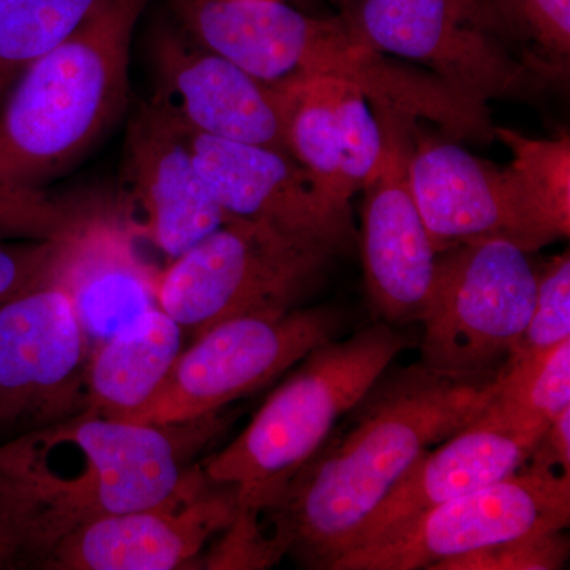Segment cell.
<instances>
[{"label": "cell", "mask_w": 570, "mask_h": 570, "mask_svg": "<svg viewBox=\"0 0 570 570\" xmlns=\"http://www.w3.org/2000/svg\"><path fill=\"white\" fill-rule=\"evenodd\" d=\"M10 564H17V562H14V554L13 549H11L10 546V540L7 538L2 524H0V569L9 568Z\"/></svg>", "instance_id": "cell-32"}, {"label": "cell", "mask_w": 570, "mask_h": 570, "mask_svg": "<svg viewBox=\"0 0 570 570\" xmlns=\"http://www.w3.org/2000/svg\"><path fill=\"white\" fill-rule=\"evenodd\" d=\"M564 530L535 531L439 561L430 570H560L569 560Z\"/></svg>", "instance_id": "cell-27"}, {"label": "cell", "mask_w": 570, "mask_h": 570, "mask_svg": "<svg viewBox=\"0 0 570 570\" xmlns=\"http://www.w3.org/2000/svg\"><path fill=\"white\" fill-rule=\"evenodd\" d=\"M58 238L0 242V305L52 284Z\"/></svg>", "instance_id": "cell-30"}, {"label": "cell", "mask_w": 570, "mask_h": 570, "mask_svg": "<svg viewBox=\"0 0 570 570\" xmlns=\"http://www.w3.org/2000/svg\"><path fill=\"white\" fill-rule=\"evenodd\" d=\"M126 209L86 198L80 213L58 236L52 284L69 296L91 348L157 306V269L135 247Z\"/></svg>", "instance_id": "cell-16"}, {"label": "cell", "mask_w": 570, "mask_h": 570, "mask_svg": "<svg viewBox=\"0 0 570 570\" xmlns=\"http://www.w3.org/2000/svg\"><path fill=\"white\" fill-rule=\"evenodd\" d=\"M135 235L179 257L228 220L195 164L176 112L163 96L142 104L126 140Z\"/></svg>", "instance_id": "cell-13"}, {"label": "cell", "mask_w": 570, "mask_h": 570, "mask_svg": "<svg viewBox=\"0 0 570 570\" xmlns=\"http://www.w3.org/2000/svg\"><path fill=\"white\" fill-rule=\"evenodd\" d=\"M494 137L512 153L508 165L524 214L543 245L570 232V138L535 140L517 130L494 127Z\"/></svg>", "instance_id": "cell-22"}, {"label": "cell", "mask_w": 570, "mask_h": 570, "mask_svg": "<svg viewBox=\"0 0 570 570\" xmlns=\"http://www.w3.org/2000/svg\"><path fill=\"white\" fill-rule=\"evenodd\" d=\"M524 466L570 474V407L543 428Z\"/></svg>", "instance_id": "cell-31"}, {"label": "cell", "mask_w": 570, "mask_h": 570, "mask_svg": "<svg viewBox=\"0 0 570 570\" xmlns=\"http://www.w3.org/2000/svg\"><path fill=\"white\" fill-rule=\"evenodd\" d=\"M149 0H97L0 102V175L41 189L80 160L126 110L130 47Z\"/></svg>", "instance_id": "cell-3"}, {"label": "cell", "mask_w": 570, "mask_h": 570, "mask_svg": "<svg viewBox=\"0 0 570 570\" xmlns=\"http://www.w3.org/2000/svg\"><path fill=\"white\" fill-rule=\"evenodd\" d=\"M407 346L382 322L314 347L249 425L202 464L206 478L235 485L239 505L268 508Z\"/></svg>", "instance_id": "cell-4"}, {"label": "cell", "mask_w": 570, "mask_h": 570, "mask_svg": "<svg viewBox=\"0 0 570 570\" xmlns=\"http://www.w3.org/2000/svg\"><path fill=\"white\" fill-rule=\"evenodd\" d=\"M287 554L264 510L239 505L234 521L205 560L206 569L253 570L276 566Z\"/></svg>", "instance_id": "cell-29"}, {"label": "cell", "mask_w": 570, "mask_h": 570, "mask_svg": "<svg viewBox=\"0 0 570 570\" xmlns=\"http://www.w3.org/2000/svg\"><path fill=\"white\" fill-rule=\"evenodd\" d=\"M341 168L351 197L362 190L376 170L382 153V129L373 104L355 86L337 81L335 92Z\"/></svg>", "instance_id": "cell-25"}, {"label": "cell", "mask_w": 570, "mask_h": 570, "mask_svg": "<svg viewBox=\"0 0 570 570\" xmlns=\"http://www.w3.org/2000/svg\"><path fill=\"white\" fill-rule=\"evenodd\" d=\"M373 108L381 124L382 153L362 189L367 298L385 324H415L425 314L438 261L409 179L417 119L382 105Z\"/></svg>", "instance_id": "cell-11"}, {"label": "cell", "mask_w": 570, "mask_h": 570, "mask_svg": "<svg viewBox=\"0 0 570 570\" xmlns=\"http://www.w3.org/2000/svg\"><path fill=\"white\" fill-rule=\"evenodd\" d=\"M176 118L198 170L228 219L272 224L335 249L351 238L352 227L322 204L309 175L291 154L194 132Z\"/></svg>", "instance_id": "cell-17"}, {"label": "cell", "mask_w": 570, "mask_h": 570, "mask_svg": "<svg viewBox=\"0 0 570 570\" xmlns=\"http://www.w3.org/2000/svg\"><path fill=\"white\" fill-rule=\"evenodd\" d=\"M354 26L379 50L483 102L527 97L539 86L540 75L501 41L482 0H360Z\"/></svg>", "instance_id": "cell-9"}, {"label": "cell", "mask_w": 570, "mask_h": 570, "mask_svg": "<svg viewBox=\"0 0 570 570\" xmlns=\"http://www.w3.org/2000/svg\"><path fill=\"white\" fill-rule=\"evenodd\" d=\"M568 407L570 340L535 354L509 356L478 420L512 430L542 431Z\"/></svg>", "instance_id": "cell-21"}, {"label": "cell", "mask_w": 570, "mask_h": 570, "mask_svg": "<svg viewBox=\"0 0 570 570\" xmlns=\"http://www.w3.org/2000/svg\"><path fill=\"white\" fill-rule=\"evenodd\" d=\"M89 355L80 318L58 285L0 305V433H26L88 411Z\"/></svg>", "instance_id": "cell-10"}, {"label": "cell", "mask_w": 570, "mask_h": 570, "mask_svg": "<svg viewBox=\"0 0 570 570\" xmlns=\"http://www.w3.org/2000/svg\"><path fill=\"white\" fill-rule=\"evenodd\" d=\"M97 0H0V102L31 63L66 40Z\"/></svg>", "instance_id": "cell-23"}, {"label": "cell", "mask_w": 570, "mask_h": 570, "mask_svg": "<svg viewBox=\"0 0 570 570\" xmlns=\"http://www.w3.org/2000/svg\"><path fill=\"white\" fill-rule=\"evenodd\" d=\"M504 239L439 250L420 341V365L459 377L497 374L519 344L534 306L538 272Z\"/></svg>", "instance_id": "cell-6"}, {"label": "cell", "mask_w": 570, "mask_h": 570, "mask_svg": "<svg viewBox=\"0 0 570 570\" xmlns=\"http://www.w3.org/2000/svg\"><path fill=\"white\" fill-rule=\"evenodd\" d=\"M498 373L449 376L415 363L379 379L351 426L333 430L264 509L287 553L328 569L420 456L479 417Z\"/></svg>", "instance_id": "cell-2"}, {"label": "cell", "mask_w": 570, "mask_h": 570, "mask_svg": "<svg viewBox=\"0 0 570 570\" xmlns=\"http://www.w3.org/2000/svg\"><path fill=\"white\" fill-rule=\"evenodd\" d=\"M220 412L154 425L88 409L3 442L0 524L14 562L41 564L94 521L171 497L194 456L223 431Z\"/></svg>", "instance_id": "cell-1"}, {"label": "cell", "mask_w": 570, "mask_h": 570, "mask_svg": "<svg viewBox=\"0 0 570 570\" xmlns=\"http://www.w3.org/2000/svg\"><path fill=\"white\" fill-rule=\"evenodd\" d=\"M570 340V258L569 253L554 257L538 272V291L530 322L513 355L535 354Z\"/></svg>", "instance_id": "cell-28"}, {"label": "cell", "mask_w": 570, "mask_h": 570, "mask_svg": "<svg viewBox=\"0 0 570 570\" xmlns=\"http://www.w3.org/2000/svg\"><path fill=\"white\" fill-rule=\"evenodd\" d=\"M287 110L288 153L305 168L314 193L341 223L352 227L351 195L341 168L335 92L337 81L295 77L277 82Z\"/></svg>", "instance_id": "cell-20"}, {"label": "cell", "mask_w": 570, "mask_h": 570, "mask_svg": "<svg viewBox=\"0 0 570 570\" xmlns=\"http://www.w3.org/2000/svg\"><path fill=\"white\" fill-rule=\"evenodd\" d=\"M82 200H61L0 175V242L58 238L80 213Z\"/></svg>", "instance_id": "cell-26"}, {"label": "cell", "mask_w": 570, "mask_h": 570, "mask_svg": "<svg viewBox=\"0 0 570 570\" xmlns=\"http://www.w3.org/2000/svg\"><path fill=\"white\" fill-rule=\"evenodd\" d=\"M184 348L183 326L159 306L91 348L89 409L126 419L145 406Z\"/></svg>", "instance_id": "cell-19"}, {"label": "cell", "mask_w": 570, "mask_h": 570, "mask_svg": "<svg viewBox=\"0 0 570 570\" xmlns=\"http://www.w3.org/2000/svg\"><path fill=\"white\" fill-rule=\"evenodd\" d=\"M151 51L163 97L184 126L220 140L288 153L283 89L195 43L181 28L154 31Z\"/></svg>", "instance_id": "cell-14"}, {"label": "cell", "mask_w": 570, "mask_h": 570, "mask_svg": "<svg viewBox=\"0 0 570 570\" xmlns=\"http://www.w3.org/2000/svg\"><path fill=\"white\" fill-rule=\"evenodd\" d=\"M570 523V474L523 466L426 510L387 538L337 557L330 570H430L439 561Z\"/></svg>", "instance_id": "cell-8"}, {"label": "cell", "mask_w": 570, "mask_h": 570, "mask_svg": "<svg viewBox=\"0 0 570 570\" xmlns=\"http://www.w3.org/2000/svg\"><path fill=\"white\" fill-rule=\"evenodd\" d=\"M341 325L332 307L220 322L194 336L151 400L124 420L170 425L216 414L287 373Z\"/></svg>", "instance_id": "cell-7"}, {"label": "cell", "mask_w": 570, "mask_h": 570, "mask_svg": "<svg viewBox=\"0 0 570 570\" xmlns=\"http://www.w3.org/2000/svg\"><path fill=\"white\" fill-rule=\"evenodd\" d=\"M335 250L272 224L228 219L157 272V306L193 336L230 318L288 313Z\"/></svg>", "instance_id": "cell-5"}, {"label": "cell", "mask_w": 570, "mask_h": 570, "mask_svg": "<svg viewBox=\"0 0 570 570\" xmlns=\"http://www.w3.org/2000/svg\"><path fill=\"white\" fill-rule=\"evenodd\" d=\"M409 179L438 253L480 239H504L527 253L546 246L524 214L509 168L479 159L453 138L415 130Z\"/></svg>", "instance_id": "cell-15"}, {"label": "cell", "mask_w": 570, "mask_h": 570, "mask_svg": "<svg viewBox=\"0 0 570 570\" xmlns=\"http://www.w3.org/2000/svg\"><path fill=\"white\" fill-rule=\"evenodd\" d=\"M250 2H257V0H250Z\"/></svg>", "instance_id": "cell-33"}, {"label": "cell", "mask_w": 570, "mask_h": 570, "mask_svg": "<svg viewBox=\"0 0 570 570\" xmlns=\"http://www.w3.org/2000/svg\"><path fill=\"white\" fill-rule=\"evenodd\" d=\"M540 433L472 420L420 456L367 517L346 551L387 538L426 510L515 474L530 459Z\"/></svg>", "instance_id": "cell-18"}, {"label": "cell", "mask_w": 570, "mask_h": 570, "mask_svg": "<svg viewBox=\"0 0 570 570\" xmlns=\"http://www.w3.org/2000/svg\"><path fill=\"white\" fill-rule=\"evenodd\" d=\"M238 489L214 483L193 466L171 497L149 508L94 521L41 562L55 570H171L183 568L230 527Z\"/></svg>", "instance_id": "cell-12"}, {"label": "cell", "mask_w": 570, "mask_h": 570, "mask_svg": "<svg viewBox=\"0 0 570 570\" xmlns=\"http://www.w3.org/2000/svg\"><path fill=\"white\" fill-rule=\"evenodd\" d=\"M501 36L524 48L540 77L564 73L570 58V0H482Z\"/></svg>", "instance_id": "cell-24"}]
</instances>
